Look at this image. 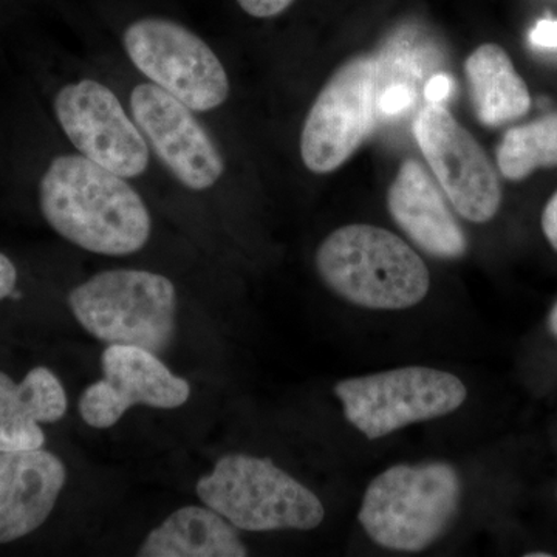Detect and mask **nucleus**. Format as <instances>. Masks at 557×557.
Returning <instances> with one entry per match:
<instances>
[{
  "label": "nucleus",
  "instance_id": "14",
  "mask_svg": "<svg viewBox=\"0 0 557 557\" xmlns=\"http://www.w3.org/2000/svg\"><path fill=\"white\" fill-rule=\"evenodd\" d=\"M387 208L399 228L429 256L450 260L467 255V234L417 160H406L399 168L388 188Z\"/></svg>",
  "mask_w": 557,
  "mask_h": 557
},
{
  "label": "nucleus",
  "instance_id": "23",
  "mask_svg": "<svg viewBox=\"0 0 557 557\" xmlns=\"http://www.w3.org/2000/svg\"><path fill=\"white\" fill-rule=\"evenodd\" d=\"M17 270L11 259L0 252V300L9 298L16 289Z\"/></svg>",
  "mask_w": 557,
  "mask_h": 557
},
{
  "label": "nucleus",
  "instance_id": "2",
  "mask_svg": "<svg viewBox=\"0 0 557 557\" xmlns=\"http://www.w3.org/2000/svg\"><path fill=\"white\" fill-rule=\"evenodd\" d=\"M317 270L341 299L368 310L410 309L431 288L426 263L405 240L364 223L333 231L319 245Z\"/></svg>",
  "mask_w": 557,
  "mask_h": 557
},
{
  "label": "nucleus",
  "instance_id": "16",
  "mask_svg": "<svg viewBox=\"0 0 557 557\" xmlns=\"http://www.w3.org/2000/svg\"><path fill=\"white\" fill-rule=\"evenodd\" d=\"M249 552L239 530L214 509L178 508L149 531L139 557H245Z\"/></svg>",
  "mask_w": 557,
  "mask_h": 557
},
{
  "label": "nucleus",
  "instance_id": "4",
  "mask_svg": "<svg viewBox=\"0 0 557 557\" xmlns=\"http://www.w3.org/2000/svg\"><path fill=\"white\" fill-rule=\"evenodd\" d=\"M196 493L237 530L310 531L324 522L325 509L317 494L278 468L270 458L226 454Z\"/></svg>",
  "mask_w": 557,
  "mask_h": 557
},
{
  "label": "nucleus",
  "instance_id": "20",
  "mask_svg": "<svg viewBox=\"0 0 557 557\" xmlns=\"http://www.w3.org/2000/svg\"><path fill=\"white\" fill-rule=\"evenodd\" d=\"M295 0H237L245 13L249 16L267 20L284 13Z\"/></svg>",
  "mask_w": 557,
  "mask_h": 557
},
{
  "label": "nucleus",
  "instance_id": "7",
  "mask_svg": "<svg viewBox=\"0 0 557 557\" xmlns=\"http://www.w3.org/2000/svg\"><path fill=\"white\" fill-rule=\"evenodd\" d=\"M124 49L135 67L194 112L225 104L230 79L218 54L200 36L177 22L145 17L131 24Z\"/></svg>",
  "mask_w": 557,
  "mask_h": 557
},
{
  "label": "nucleus",
  "instance_id": "8",
  "mask_svg": "<svg viewBox=\"0 0 557 557\" xmlns=\"http://www.w3.org/2000/svg\"><path fill=\"white\" fill-rule=\"evenodd\" d=\"M379 62L357 57L341 65L319 91L302 135L300 157L307 170L329 174L338 170L369 134L376 104Z\"/></svg>",
  "mask_w": 557,
  "mask_h": 557
},
{
  "label": "nucleus",
  "instance_id": "9",
  "mask_svg": "<svg viewBox=\"0 0 557 557\" xmlns=\"http://www.w3.org/2000/svg\"><path fill=\"white\" fill-rule=\"evenodd\" d=\"M416 138L440 186L461 218L487 223L502 205L497 172L478 139L438 102L417 116Z\"/></svg>",
  "mask_w": 557,
  "mask_h": 557
},
{
  "label": "nucleus",
  "instance_id": "19",
  "mask_svg": "<svg viewBox=\"0 0 557 557\" xmlns=\"http://www.w3.org/2000/svg\"><path fill=\"white\" fill-rule=\"evenodd\" d=\"M412 90L405 84H395L388 87L386 91L376 100L381 113L384 115H397L403 110L408 109L412 102Z\"/></svg>",
  "mask_w": 557,
  "mask_h": 557
},
{
  "label": "nucleus",
  "instance_id": "22",
  "mask_svg": "<svg viewBox=\"0 0 557 557\" xmlns=\"http://www.w3.org/2000/svg\"><path fill=\"white\" fill-rule=\"evenodd\" d=\"M542 231H544L545 239L557 251V190L549 197L542 212Z\"/></svg>",
  "mask_w": 557,
  "mask_h": 557
},
{
  "label": "nucleus",
  "instance_id": "18",
  "mask_svg": "<svg viewBox=\"0 0 557 557\" xmlns=\"http://www.w3.org/2000/svg\"><path fill=\"white\" fill-rule=\"evenodd\" d=\"M497 166L509 182L557 168V112L508 129L498 145Z\"/></svg>",
  "mask_w": 557,
  "mask_h": 557
},
{
  "label": "nucleus",
  "instance_id": "13",
  "mask_svg": "<svg viewBox=\"0 0 557 557\" xmlns=\"http://www.w3.org/2000/svg\"><path fill=\"white\" fill-rule=\"evenodd\" d=\"M67 471L46 449L0 453V544L17 541L50 518Z\"/></svg>",
  "mask_w": 557,
  "mask_h": 557
},
{
  "label": "nucleus",
  "instance_id": "24",
  "mask_svg": "<svg viewBox=\"0 0 557 557\" xmlns=\"http://www.w3.org/2000/svg\"><path fill=\"white\" fill-rule=\"evenodd\" d=\"M450 89H453V81L449 76L437 75L428 81L426 87H424V97L428 102H438L440 104L449 97Z\"/></svg>",
  "mask_w": 557,
  "mask_h": 557
},
{
  "label": "nucleus",
  "instance_id": "5",
  "mask_svg": "<svg viewBox=\"0 0 557 557\" xmlns=\"http://www.w3.org/2000/svg\"><path fill=\"white\" fill-rule=\"evenodd\" d=\"M69 309L81 327L108 344L163 354L175 335L177 289L163 274L108 270L69 293Z\"/></svg>",
  "mask_w": 557,
  "mask_h": 557
},
{
  "label": "nucleus",
  "instance_id": "26",
  "mask_svg": "<svg viewBox=\"0 0 557 557\" xmlns=\"http://www.w3.org/2000/svg\"><path fill=\"white\" fill-rule=\"evenodd\" d=\"M527 557H552V553H547V552H542V553H537V552H534V553H527L525 555Z\"/></svg>",
  "mask_w": 557,
  "mask_h": 557
},
{
  "label": "nucleus",
  "instance_id": "15",
  "mask_svg": "<svg viewBox=\"0 0 557 557\" xmlns=\"http://www.w3.org/2000/svg\"><path fill=\"white\" fill-rule=\"evenodd\" d=\"M67 412V395L50 369H32L21 383L0 372V453L40 449V423H58Z\"/></svg>",
  "mask_w": 557,
  "mask_h": 557
},
{
  "label": "nucleus",
  "instance_id": "17",
  "mask_svg": "<svg viewBox=\"0 0 557 557\" xmlns=\"http://www.w3.org/2000/svg\"><path fill=\"white\" fill-rule=\"evenodd\" d=\"M472 106L480 123L502 127L525 116L531 95L507 50L497 44H483L465 61Z\"/></svg>",
  "mask_w": 557,
  "mask_h": 557
},
{
  "label": "nucleus",
  "instance_id": "11",
  "mask_svg": "<svg viewBox=\"0 0 557 557\" xmlns=\"http://www.w3.org/2000/svg\"><path fill=\"white\" fill-rule=\"evenodd\" d=\"M101 370L102 379L84 388L78 403L79 416L90 428H113L134 406L177 409L190 397L188 381L143 347L109 344Z\"/></svg>",
  "mask_w": 557,
  "mask_h": 557
},
{
  "label": "nucleus",
  "instance_id": "1",
  "mask_svg": "<svg viewBox=\"0 0 557 557\" xmlns=\"http://www.w3.org/2000/svg\"><path fill=\"white\" fill-rule=\"evenodd\" d=\"M39 205L51 228L95 255H134L152 231L149 209L126 178L84 156L51 161L40 178Z\"/></svg>",
  "mask_w": 557,
  "mask_h": 557
},
{
  "label": "nucleus",
  "instance_id": "10",
  "mask_svg": "<svg viewBox=\"0 0 557 557\" xmlns=\"http://www.w3.org/2000/svg\"><path fill=\"white\" fill-rule=\"evenodd\" d=\"M54 113L70 141L87 159L124 178L145 174L149 148L137 123L104 84L81 79L62 87Z\"/></svg>",
  "mask_w": 557,
  "mask_h": 557
},
{
  "label": "nucleus",
  "instance_id": "21",
  "mask_svg": "<svg viewBox=\"0 0 557 557\" xmlns=\"http://www.w3.org/2000/svg\"><path fill=\"white\" fill-rule=\"evenodd\" d=\"M531 42L545 49H557V21H539L531 32Z\"/></svg>",
  "mask_w": 557,
  "mask_h": 557
},
{
  "label": "nucleus",
  "instance_id": "12",
  "mask_svg": "<svg viewBox=\"0 0 557 557\" xmlns=\"http://www.w3.org/2000/svg\"><path fill=\"white\" fill-rule=\"evenodd\" d=\"M138 129L164 166L193 190L212 188L225 172V161L194 110L156 84H139L131 94Z\"/></svg>",
  "mask_w": 557,
  "mask_h": 557
},
{
  "label": "nucleus",
  "instance_id": "3",
  "mask_svg": "<svg viewBox=\"0 0 557 557\" xmlns=\"http://www.w3.org/2000/svg\"><path fill=\"white\" fill-rule=\"evenodd\" d=\"M460 498V475L453 465H395L369 483L358 520L380 547L423 552L446 533Z\"/></svg>",
  "mask_w": 557,
  "mask_h": 557
},
{
  "label": "nucleus",
  "instance_id": "6",
  "mask_svg": "<svg viewBox=\"0 0 557 557\" xmlns=\"http://www.w3.org/2000/svg\"><path fill=\"white\" fill-rule=\"evenodd\" d=\"M333 392L348 423L369 440L448 416L468 398V388L457 375L426 366L343 380Z\"/></svg>",
  "mask_w": 557,
  "mask_h": 557
},
{
  "label": "nucleus",
  "instance_id": "25",
  "mask_svg": "<svg viewBox=\"0 0 557 557\" xmlns=\"http://www.w3.org/2000/svg\"><path fill=\"white\" fill-rule=\"evenodd\" d=\"M548 329L549 332H552V335L557 339V300L548 314Z\"/></svg>",
  "mask_w": 557,
  "mask_h": 557
}]
</instances>
